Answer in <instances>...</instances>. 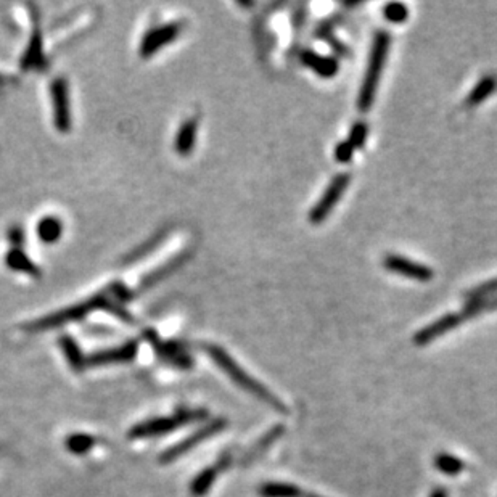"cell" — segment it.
Returning a JSON list of instances; mask_svg holds the SVG:
<instances>
[{
  "instance_id": "obj_1",
  "label": "cell",
  "mask_w": 497,
  "mask_h": 497,
  "mask_svg": "<svg viewBox=\"0 0 497 497\" xmlns=\"http://www.w3.org/2000/svg\"><path fill=\"white\" fill-rule=\"evenodd\" d=\"M116 288L114 285H111L107 290H103L97 295H93L89 298V300H84L78 305H73L69 307H64L62 311L52 312L46 317H41V319L29 322V324L24 325V330L28 332H44V330H52V329H58V327L71 324V322L81 320L91 312L102 309V307H108V309H113L116 314L124 319L126 322H131V316L127 314V311H123L116 302L118 301V295H116Z\"/></svg>"
},
{
  "instance_id": "obj_2",
  "label": "cell",
  "mask_w": 497,
  "mask_h": 497,
  "mask_svg": "<svg viewBox=\"0 0 497 497\" xmlns=\"http://www.w3.org/2000/svg\"><path fill=\"white\" fill-rule=\"evenodd\" d=\"M205 351L208 352V356L211 357V361L215 362V364L219 367L224 374H226L237 386H240L242 390H245L246 392H250V395L257 397V399L272 407L274 410L287 414V406L278 399L274 392H271L264 385L248 375V372L245 369H242V367L237 364V361L233 359L227 351H224L221 346L206 345Z\"/></svg>"
},
{
  "instance_id": "obj_3",
  "label": "cell",
  "mask_w": 497,
  "mask_h": 497,
  "mask_svg": "<svg viewBox=\"0 0 497 497\" xmlns=\"http://www.w3.org/2000/svg\"><path fill=\"white\" fill-rule=\"evenodd\" d=\"M390 51V34L386 31L377 33L370 48L369 64H367L364 81H362L359 98H357V107L361 111H369L374 105L377 89H379L381 71L385 68V62Z\"/></svg>"
},
{
  "instance_id": "obj_4",
  "label": "cell",
  "mask_w": 497,
  "mask_h": 497,
  "mask_svg": "<svg viewBox=\"0 0 497 497\" xmlns=\"http://www.w3.org/2000/svg\"><path fill=\"white\" fill-rule=\"evenodd\" d=\"M208 417L206 409H179L169 417H155V419L141 422L129 430V440H147L156 436L172 433L182 426L205 420Z\"/></svg>"
},
{
  "instance_id": "obj_5",
  "label": "cell",
  "mask_w": 497,
  "mask_h": 497,
  "mask_svg": "<svg viewBox=\"0 0 497 497\" xmlns=\"http://www.w3.org/2000/svg\"><path fill=\"white\" fill-rule=\"evenodd\" d=\"M226 426H227V420L226 419H213V420H210L208 424H205L203 426H200L198 430L193 431L190 436H187V438H183L182 441L176 442V444L171 446V447H168V449L160 455V464L161 465L172 464L174 460L181 459V457L188 454V452H190L192 449H195V447L198 444H201L203 441L210 440L211 436L221 433L222 430H226Z\"/></svg>"
},
{
  "instance_id": "obj_6",
  "label": "cell",
  "mask_w": 497,
  "mask_h": 497,
  "mask_svg": "<svg viewBox=\"0 0 497 497\" xmlns=\"http://www.w3.org/2000/svg\"><path fill=\"white\" fill-rule=\"evenodd\" d=\"M182 31L183 23L181 21L160 24V26L148 29L142 39L141 47H138V53H141L142 58L155 57L163 47H168L169 44L176 41Z\"/></svg>"
},
{
  "instance_id": "obj_7",
  "label": "cell",
  "mask_w": 497,
  "mask_h": 497,
  "mask_svg": "<svg viewBox=\"0 0 497 497\" xmlns=\"http://www.w3.org/2000/svg\"><path fill=\"white\" fill-rule=\"evenodd\" d=\"M350 174H338V176L333 179L330 186L327 187V190L324 192V195H322L320 200L316 203V206L312 208L309 213V221L312 224L317 226V224H322L327 219V216L333 211V208L336 206V203L340 201L341 195L345 193L347 186H350Z\"/></svg>"
},
{
  "instance_id": "obj_8",
  "label": "cell",
  "mask_w": 497,
  "mask_h": 497,
  "mask_svg": "<svg viewBox=\"0 0 497 497\" xmlns=\"http://www.w3.org/2000/svg\"><path fill=\"white\" fill-rule=\"evenodd\" d=\"M51 98L55 127L60 132L66 134L71 129V108H69V87L66 79L57 78L51 84Z\"/></svg>"
},
{
  "instance_id": "obj_9",
  "label": "cell",
  "mask_w": 497,
  "mask_h": 497,
  "mask_svg": "<svg viewBox=\"0 0 497 497\" xmlns=\"http://www.w3.org/2000/svg\"><path fill=\"white\" fill-rule=\"evenodd\" d=\"M145 338L150 341V345L155 347L158 356L163 361L168 362L179 369H190L193 365L192 357L187 354V347L179 341H161L155 332H145Z\"/></svg>"
},
{
  "instance_id": "obj_10",
  "label": "cell",
  "mask_w": 497,
  "mask_h": 497,
  "mask_svg": "<svg viewBox=\"0 0 497 497\" xmlns=\"http://www.w3.org/2000/svg\"><path fill=\"white\" fill-rule=\"evenodd\" d=\"M138 352L137 341H127L121 346L110 347V350L97 351L93 354L87 356V367H102V365H116V364H127L136 359Z\"/></svg>"
},
{
  "instance_id": "obj_11",
  "label": "cell",
  "mask_w": 497,
  "mask_h": 497,
  "mask_svg": "<svg viewBox=\"0 0 497 497\" xmlns=\"http://www.w3.org/2000/svg\"><path fill=\"white\" fill-rule=\"evenodd\" d=\"M383 266L386 271L392 272V274L412 278V280L428 282L435 277L433 269H430L428 266L407 260V257L399 255H388L383 260Z\"/></svg>"
},
{
  "instance_id": "obj_12",
  "label": "cell",
  "mask_w": 497,
  "mask_h": 497,
  "mask_svg": "<svg viewBox=\"0 0 497 497\" xmlns=\"http://www.w3.org/2000/svg\"><path fill=\"white\" fill-rule=\"evenodd\" d=\"M231 462H232V455L228 454V452H226V454H222L219 459H217V462H215V464L206 467L205 470H201L190 483L192 496L203 497L210 493V489L213 488V485H215L217 476H219L224 470H227L228 467H231Z\"/></svg>"
},
{
  "instance_id": "obj_13",
  "label": "cell",
  "mask_w": 497,
  "mask_h": 497,
  "mask_svg": "<svg viewBox=\"0 0 497 497\" xmlns=\"http://www.w3.org/2000/svg\"><path fill=\"white\" fill-rule=\"evenodd\" d=\"M462 317L459 312H449V314H444L442 317H440L438 320L431 322L424 329L419 330L414 335V343L419 346L428 345V343L438 340L440 336L444 335V333L454 330L455 327H459L462 324Z\"/></svg>"
},
{
  "instance_id": "obj_14",
  "label": "cell",
  "mask_w": 497,
  "mask_h": 497,
  "mask_svg": "<svg viewBox=\"0 0 497 497\" xmlns=\"http://www.w3.org/2000/svg\"><path fill=\"white\" fill-rule=\"evenodd\" d=\"M197 132H198V118L192 116L187 118L186 121L181 124L179 131L174 138V150L181 156H188L195 148L197 142Z\"/></svg>"
},
{
  "instance_id": "obj_15",
  "label": "cell",
  "mask_w": 497,
  "mask_h": 497,
  "mask_svg": "<svg viewBox=\"0 0 497 497\" xmlns=\"http://www.w3.org/2000/svg\"><path fill=\"white\" fill-rule=\"evenodd\" d=\"M21 68L36 69V71H42L47 68V58L44 55L42 36L39 28H34L31 34V41H29V46L21 58Z\"/></svg>"
},
{
  "instance_id": "obj_16",
  "label": "cell",
  "mask_w": 497,
  "mask_h": 497,
  "mask_svg": "<svg viewBox=\"0 0 497 497\" xmlns=\"http://www.w3.org/2000/svg\"><path fill=\"white\" fill-rule=\"evenodd\" d=\"M301 60L307 68H311L312 71L319 74L320 78H332V76H335L338 71V62L335 58L319 55V53H316L312 51L302 52Z\"/></svg>"
},
{
  "instance_id": "obj_17",
  "label": "cell",
  "mask_w": 497,
  "mask_h": 497,
  "mask_svg": "<svg viewBox=\"0 0 497 497\" xmlns=\"http://www.w3.org/2000/svg\"><path fill=\"white\" fill-rule=\"evenodd\" d=\"M5 264L15 272H21V274L31 277L41 275V271H39L37 264H34V262L29 260L26 253L19 250V248H13V250H10L7 255H5Z\"/></svg>"
},
{
  "instance_id": "obj_18",
  "label": "cell",
  "mask_w": 497,
  "mask_h": 497,
  "mask_svg": "<svg viewBox=\"0 0 497 497\" xmlns=\"http://www.w3.org/2000/svg\"><path fill=\"white\" fill-rule=\"evenodd\" d=\"M60 346H62V351H63L64 357H66L69 367H71L74 372H82L84 369H86L87 361H86V357H84L81 347H79V345L74 338L68 336V335L62 336L60 338Z\"/></svg>"
},
{
  "instance_id": "obj_19",
  "label": "cell",
  "mask_w": 497,
  "mask_h": 497,
  "mask_svg": "<svg viewBox=\"0 0 497 497\" xmlns=\"http://www.w3.org/2000/svg\"><path fill=\"white\" fill-rule=\"evenodd\" d=\"M261 497H305L306 491L300 486L291 483H282V481H269L260 486Z\"/></svg>"
},
{
  "instance_id": "obj_20",
  "label": "cell",
  "mask_w": 497,
  "mask_h": 497,
  "mask_svg": "<svg viewBox=\"0 0 497 497\" xmlns=\"http://www.w3.org/2000/svg\"><path fill=\"white\" fill-rule=\"evenodd\" d=\"M62 235H63V222L60 221L57 216H46L39 221L37 237L41 238V242L52 245V243L58 242Z\"/></svg>"
},
{
  "instance_id": "obj_21",
  "label": "cell",
  "mask_w": 497,
  "mask_h": 497,
  "mask_svg": "<svg viewBox=\"0 0 497 497\" xmlns=\"http://www.w3.org/2000/svg\"><path fill=\"white\" fill-rule=\"evenodd\" d=\"M283 433H285V428H283V425H275L274 428L269 430V433H266L264 436H262V438L256 442V446L253 447L250 452H248L246 457H245V460H243V464H245V465L251 464L253 460L264 454V452L269 449V447L274 444V442L278 438H280Z\"/></svg>"
},
{
  "instance_id": "obj_22",
  "label": "cell",
  "mask_w": 497,
  "mask_h": 497,
  "mask_svg": "<svg viewBox=\"0 0 497 497\" xmlns=\"http://www.w3.org/2000/svg\"><path fill=\"white\" fill-rule=\"evenodd\" d=\"M496 87H497V79L494 76H485L473 87V91L469 93V97H467L465 103L469 107L480 105L481 102H485L486 98L493 96L494 91H496Z\"/></svg>"
},
{
  "instance_id": "obj_23",
  "label": "cell",
  "mask_w": 497,
  "mask_h": 497,
  "mask_svg": "<svg viewBox=\"0 0 497 497\" xmlns=\"http://www.w3.org/2000/svg\"><path fill=\"white\" fill-rule=\"evenodd\" d=\"M496 309H497V295L486 298V300L467 301L464 309H462L459 314L462 317V320H465V319H470V317L483 314V312H489V311H496Z\"/></svg>"
},
{
  "instance_id": "obj_24",
  "label": "cell",
  "mask_w": 497,
  "mask_h": 497,
  "mask_svg": "<svg viewBox=\"0 0 497 497\" xmlns=\"http://www.w3.org/2000/svg\"><path fill=\"white\" fill-rule=\"evenodd\" d=\"M64 446H66V449L71 454L84 455L91 452L92 447L96 446V438L87 433H74L68 436L66 441H64Z\"/></svg>"
},
{
  "instance_id": "obj_25",
  "label": "cell",
  "mask_w": 497,
  "mask_h": 497,
  "mask_svg": "<svg viewBox=\"0 0 497 497\" xmlns=\"http://www.w3.org/2000/svg\"><path fill=\"white\" fill-rule=\"evenodd\" d=\"M435 465H436V469L441 471V473L449 475V476H455L465 470L464 460L459 459V457L452 455V454H446V452H441V454L436 455Z\"/></svg>"
},
{
  "instance_id": "obj_26",
  "label": "cell",
  "mask_w": 497,
  "mask_h": 497,
  "mask_svg": "<svg viewBox=\"0 0 497 497\" xmlns=\"http://www.w3.org/2000/svg\"><path fill=\"white\" fill-rule=\"evenodd\" d=\"M497 295V277L493 280H488L481 285L471 288V290L467 293V300H486V298L496 296Z\"/></svg>"
},
{
  "instance_id": "obj_27",
  "label": "cell",
  "mask_w": 497,
  "mask_h": 497,
  "mask_svg": "<svg viewBox=\"0 0 497 497\" xmlns=\"http://www.w3.org/2000/svg\"><path fill=\"white\" fill-rule=\"evenodd\" d=\"M385 18L391 23H402L409 17L406 5L402 3H388L385 7Z\"/></svg>"
},
{
  "instance_id": "obj_28",
  "label": "cell",
  "mask_w": 497,
  "mask_h": 497,
  "mask_svg": "<svg viewBox=\"0 0 497 497\" xmlns=\"http://www.w3.org/2000/svg\"><path fill=\"white\" fill-rule=\"evenodd\" d=\"M365 138H367V124L356 123L351 129L350 137H347V142L351 143V147L354 148V150H359V148L364 147Z\"/></svg>"
},
{
  "instance_id": "obj_29",
  "label": "cell",
  "mask_w": 497,
  "mask_h": 497,
  "mask_svg": "<svg viewBox=\"0 0 497 497\" xmlns=\"http://www.w3.org/2000/svg\"><path fill=\"white\" fill-rule=\"evenodd\" d=\"M354 152H356V150H354V148L351 147V143L347 142V141L341 142V143H338V145H336V150H335V158H336V161H340V163H347V161H351L352 153H354Z\"/></svg>"
},
{
  "instance_id": "obj_30",
  "label": "cell",
  "mask_w": 497,
  "mask_h": 497,
  "mask_svg": "<svg viewBox=\"0 0 497 497\" xmlns=\"http://www.w3.org/2000/svg\"><path fill=\"white\" fill-rule=\"evenodd\" d=\"M8 238H10V240H12L13 243H15V245H21V243H23V240H24V233L21 232V228H18V227H15V228H12V231H10V233H8Z\"/></svg>"
},
{
  "instance_id": "obj_31",
  "label": "cell",
  "mask_w": 497,
  "mask_h": 497,
  "mask_svg": "<svg viewBox=\"0 0 497 497\" xmlns=\"http://www.w3.org/2000/svg\"><path fill=\"white\" fill-rule=\"evenodd\" d=\"M430 497H449V494H447V491L444 488H441L440 486V488L433 489V493L430 494Z\"/></svg>"
},
{
  "instance_id": "obj_32",
  "label": "cell",
  "mask_w": 497,
  "mask_h": 497,
  "mask_svg": "<svg viewBox=\"0 0 497 497\" xmlns=\"http://www.w3.org/2000/svg\"><path fill=\"white\" fill-rule=\"evenodd\" d=\"M305 497H322V496L314 494V493H307V491H306V496H305Z\"/></svg>"
}]
</instances>
